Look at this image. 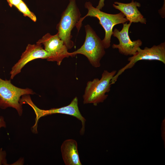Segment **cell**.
Returning <instances> with one entry per match:
<instances>
[{"instance_id":"ba28073f","label":"cell","mask_w":165,"mask_h":165,"mask_svg":"<svg viewBox=\"0 0 165 165\" xmlns=\"http://www.w3.org/2000/svg\"><path fill=\"white\" fill-rule=\"evenodd\" d=\"M36 43L43 44L44 50L49 54L47 61H56L59 66L64 58L71 57V53L68 51V49L57 33L51 35L47 33Z\"/></svg>"},{"instance_id":"2e32d148","label":"cell","mask_w":165,"mask_h":165,"mask_svg":"<svg viewBox=\"0 0 165 165\" xmlns=\"http://www.w3.org/2000/svg\"><path fill=\"white\" fill-rule=\"evenodd\" d=\"M6 127V123L4 119L2 116L0 117V129L2 127L5 128Z\"/></svg>"},{"instance_id":"9c48e42d","label":"cell","mask_w":165,"mask_h":165,"mask_svg":"<svg viewBox=\"0 0 165 165\" xmlns=\"http://www.w3.org/2000/svg\"><path fill=\"white\" fill-rule=\"evenodd\" d=\"M132 23L123 24V27L119 31L115 28L113 31L112 35L119 40L118 44H113V49H117L120 53L125 56H133L135 54L138 48L142 45L140 39L132 41L129 35V30Z\"/></svg>"},{"instance_id":"5bb4252c","label":"cell","mask_w":165,"mask_h":165,"mask_svg":"<svg viewBox=\"0 0 165 165\" xmlns=\"http://www.w3.org/2000/svg\"><path fill=\"white\" fill-rule=\"evenodd\" d=\"M6 156V152L3 150L2 148H0V165H8L7 163Z\"/></svg>"},{"instance_id":"e0dca14e","label":"cell","mask_w":165,"mask_h":165,"mask_svg":"<svg viewBox=\"0 0 165 165\" xmlns=\"http://www.w3.org/2000/svg\"><path fill=\"white\" fill-rule=\"evenodd\" d=\"M104 1L105 0H100L96 8L100 10L105 5Z\"/></svg>"},{"instance_id":"7c38bea8","label":"cell","mask_w":165,"mask_h":165,"mask_svg":"<svg viewBox=\"0 0 165 165\" xmlns=\"http://www.w3.org/2000/svg\"><path fill=\"white\" fill-rule=\"evenodd\" d=\"M62 158L66 165H82L79 157L76 141L72 139L65 140L61 148Z\"/></svg>"},{"instance_id":"7a4b0ae2","label":"cell","mask_w":165,"mask_h":165,"mask_svg":"<svg viewBox=\"0 0 165 165\" xmlns=\"http://www.w3.org/2000/svg\"><path fill=\"white\" fill-rule=\"evenodd\" d=\"M86 32L83 44L76 50L71 53V57L77 54L86 56L92 66L97 68L101 66L100 61L105 53L102 40L89 24L85 26Z\"/></svg>"},{"instance_id":"8fae6325","label":"cell","mask_w":165,"mask_h":165,"mask_svg":"<svg viewBox=\"0 0 165 165\" xmlns=\"http://www.w3.org/2000/svg\"><path fill=\"white\" fill-rule=\"evenodd\" d=\"M141 6L140 3L134 2L133 0L129 3H124L116 2L113 4V7L123 13L130 22H140L145 24L147 22L146 19L138 8Z\"/></svg>"},{"instance_id":"30bf717a","label":"cell","mask_w":165,"mask_h":165,"mask_svg":"<svg viewBox=\"0 0 165 165\" xmlns=\"http://www.w3.org/2000/svg\"><path fill=\"white\" fill-rule=\"evenodd\" d=\"M42 44H28L20 59L12 68L10 72V79H13L21 72L22 69L28 62L37 59H47L49 54L43 48Z\"/></svg>"},{"instance_id":"ac0fdd59","label":"cell","mask_w":165,"mask_h":165,"mask_svg":"<svg viewBox=\"0 0 165 165\" xmlns=\"http://www.w3.org/2000/svg\"></svg>"},{"instance_id":"277c9868","label":"cell","mask_w":165,"mask_h":165,"mask_svg":"<svg viewBox=\"0 0 165 165\" xmlns=\"http://www.w3.org/2000/svg\"><path fill=\"white\" fill-rule=\"evenodd\" d=\"M67 8L62 13L60 21L57 26V33L68 49L74 46L71 31L81 18V14L77 6L76 0H69Z\"/></svg>"},{"instance_id":"52a82bcc","label":"cell","mask_w":165,"mask_h":165,"mask_svg":"<svg viewBox=\"0 0 165 165\" xmlns=\"http://www.w3.org/2000/svg\"><path fill=\"white\" fill-rule=\"evenodd\" d=\"M141 60L158 61L165 64V42L154 45L151 48L145 47L143 49L138 48L135 54L128 58L129 63L120 69L113 78L111 84L115 83L119 76L125 70L131 68L137 62Z\"/></svg>"},{"instance_id":"6da1fadb","label":"cell","mask_w":165,"mask_h":165,"mask_svg":"<svg viewBox=\"0 0 165 165\" xmlns=\"http://www.w3.org/2000/svg\"><path fill=\"white\" fill-rule=\"evenodd\" d=\"M85 7L87 9L88 12L84 17H81L76 24L75 27L78 32L82 26V21L86 17L90 16L96 18L99 20V23L105 31V36L102 40L105 49L109 48L111 46V38L114 27L118 24L127 22L128 20L121 12L116 14L107 13L94 7L90 2L85 3Z\"/></svg>"},{"instance_id":"3957f363","label":"cell","mask_w":165,"mask_h":165,"mask_svg":"<svg viewBox=\"0 0 165 165\" xmlns=\"http://www.w3.org/2000/svg\"><path fill=\"white\" fill-rule=\"evenodd\" d=\"M116 72V70L110 72L104 70L100 79L95 78L88 81L83 96V104H93L96 106L103 102L108 96L106 94L110 91L111 80Z\"/></svg>"},{"instance_id":"4fadbf2b","label":"cell","mask_w":165,"mask_h":165,"mask_svg":"<svg viewBox=\"0 0 165 165\" xmlns=\"http://www.w3.org/2000/svg\"><path fill=\"white\" fill-rule=\"evenodd\" d=\"M16 7L22 13L24 16L28 17L34 22L36 21L37 18L35 15L29 10L22 0Z\"/></svg>"},{"instance_id":"5b68a950","label":"cell","mask_w":165,"mask_h":165,"mask_svg":"<svg viewBox=\"0 0 165 165\" xmlns=\"http://www.w3.org/2000/svg\"><path fill=\"white\" fill-rule=\"evenodd\" d=\"M35 94L30 89L17 87L11 83L10 80H3L0 78V108L2 109L12 108L21 116L23 112L22 105L20 102L21 97Z\"/></svg>"},{"instance_id":"9a60e30c","label":"cell","mask_w":165,"mask_h":165,"mask_svg":"<svg viewBox=\"0 0 165 165\" xmlns=\"http://www.w3.org/2000/svg\"><path fill=\"white\" fill-rule=\"evenodd\" d=\"M10 7L14 6L16 7L22 0H6Z\"/></svg>"},{"instance_id":"8992f818","label":"cell","mask_w":165,"mask_h":165,"mask_svg":"<svg viewBox=\"0 0 165 165\" xmlns=\"http://www.w3.org/2000/svg\"><path fill=\"white\" fill-rule=\"evenodd\" d=\"M25 103L32 108L35 115V123L31 127L33 130H37L38 121L41 117L53 114H62L74 116L80 121L82 127L80 132L81 134H83L84 133L86 120L79 111L78 105V99L77 97L74 98L70 103L67 106L49 110L42 109L39 108L34 103L31 98L27 99Z\"/></svg>"}]
</instances>
